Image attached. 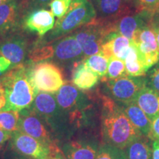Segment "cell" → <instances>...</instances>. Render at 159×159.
<instances>
[{
  "label": "cell",
  "mask_w": 159,
  "mask_h": 159,
  "mask_svg": "<svg viewBox=\"0 0 159 159\" xmlns=\"http://www.w3.org/2000/svg\"><path fill=\"white\" fill-rule=\"evenodd\" d=\"M19 130L51 146L53 144L51 135L40 117L30 108L19 112Z\"/></svg>",
  "instance_id": "5bb4252c"
},
{
  "label": "cell",
  "mask_w": 159,
  "mask_h": 159,
  "mask_svg": "<svg viewBox=\"0 0 159 159\" xmlns=\"http://www.w3.org/2000/svg\"><path fill=\"white\" fill-rule=\"evenodd\" d=\"M115 31L112 26L104 25L92 21L72 33L83 49L84 57L101 52V48L105 35Z\"/></svg>",
  "instance_id": "ba28073f"
},
{
  "label": "cell",
  "mask_w": 159,
  "mask_h": 159,
  "mask_svg": "<svg viewBox=\"0 0 159 159\" xmlns=\"http://www.w3.org/2000/svg\"><path fill=\"white\" fill-rule=\"evenodd\" d=\"M16 1H18V0H16ZM19 1H20V4H21V3L25 2L27 1V0H19Z\"/></svg>",
  "instance_id": "b9f144b4"
},
{
  "label": "cell",
  "mask_w": 159,
  "mask_h": 159,
  "mask_svg": "<svg viewBox=\"0 0 159 159\" xmlns=\"http://www.w3.org/2000/svg\"><path fill=\"white\" fill-rule=\"evenodd\" d=\"M52 48V57L61 63H76L85 58L83 49L73 34L66 35L49 43Z\"/></svg>",
  "instance_id": "4fadbf2b"
},
{
  "label": "cell",
  "mask_w": 159,
  "mask_h": 159,
  "mask_svg": "<svg viewBox=\"0 0 159 159\" xmlns=\"http://www.w3.org/2000/svg\"><path fill=\"white\" fill-rule=\"evenodd\" d=\"M102 101L101 123L105 144L124 150L142 134L129 120L120 105L108 96L102 97Z\"/></svg>",
  "instance_id": "6da1fadb"
},
{
  "label": "cell",
  "mask_w": 159,
  "mask_h": 159,
  "mask_svg": "<svg viewBox=\"0 0 159 159\" xmlns=\"http://www.w3.org/2000/svg\"><path fill=\"white\" fill-rule=\"evenodd\" d=\"M83 61L87 66L98 75L99 78L102 79V81L105 80L108 66L109 58L108 57L100 52L85 57Z\"/></svg>",
  "instance_id": "d4e9b609"
},
{
  "label": "cell",
  "mask_w": 159,
  "mask_h": 159,
  "mask_svg": "<svg viewBox=\"0 0 159 159\" xmlns=\"http://www.w3.org/2000/svg\"><path fill=\"white\" fill-rule=\"evenodd\" d=\"M4 2V1H2V0H0V5H1V4H2Z\"/></svg>",
  "instance_id": "7bdbcfd3"
},
{
  "label": "cell",
  "mask_w": 159,
  "mask_h": 159,
  "mask_svg": "<svg viewBox=\"0 0 159 159\" xmlns=\"http://www.w3.org/2000/svg\"><path fill=\"white\" fill-rule=\"evenodd\" d=\"M6 105V98L3 91L0 89V110H2Z\"/></svg>",
  "instance_id": "ab89813d"
},
{
  "label": "cell",
  "mask_w": 159,
  "mask_h": 159,
  "mask_svg": "<svg viewBox=\"0 0 159 159\" xmlns=\"http://www.w3.org/2000/svg\"><path fill=\"white\" fill-rule=\"evenodd\" d=\"M126 75H128L124 61L114 56L109 57L108 71L104 80L105 82L108 80H115Z\"/></svg>",
  "instance_id": "4316f807"
},
{
  "label": "cell",
  "mask_w": 159,
  "mask_h": 159,
  "mask_svg": "<svg viewBox=\"0 0 159 159\" xmlns=\"http://www.w3.org/2000/svg\"><path fill=\"white\" fill-rule=\"evenodd\" d=\"M29 52L28 39L17 29L0 38V56L8 59L14 66L22 64Z\"/></svg>",
  "instance_id": "9c48e42d"
},
{
  "label": "cell",
  "mask_w": 159,
  "mask_h": 159,
  "mask_svg": "<svg viewBox=\"0 0 159 159\" xmlns=\"http://www.w3.org/2000/svg\"><path fill=\"white\" fill-rule=\"evenodd\" d=\"M152 159H159V142L152 141Z\"/></svg>",
  "instance_id": "74e56055"
},
{
  "label": "cell",
  "mask_w": 159,
  "mask_h": 159,
  "mask_svg": "<svg viewBox=\"0 0 159 159\" xmlns=\"http://www.w3.org/2000/svg\"><path fill=\"white\" fill-rule=\"evenodd\" d=\"M148 24L152 27L155 33H156V39L157 41H158V44L159 47V13L156 12L154 13V15L150 19Z\"/></svg>",
  "instance_id": "836d02e7"
},
{
  "label": "cell",
  "mask_w": 159,
  "mask_h": 159,
  "mask_svg": "<svg viewBox=\"0 0 159 159\" xmlns=\"http://www.w3.org/2000/svg\"><path fill=\"white\" fill-rule=\"evenodd\" d=\"M12 133L9 131L3 130L0 129V148H1L5 143L11 138Z\"/></svg>",
  "instance_id": "8d00e7d4"
},
{
  "label": "cell",
  "mask_w": 159,
  "mask_h": 159,
  "mask_svg": "<svg viewBox=\"0 0 159 159\" xmlns=\"http://www.w3.org/2000/svg\"><path fill=\"white\" fill-rule=\"evenodd\" d=\"M134 102L144 111L151 122L159 115V92L148 85L139 91Z\"/></svg>",
  "instance_id": "ffe728a7"
},
{
  "label": "cell",
  "mask_w": 159,
  "mask_h": 159,
  "mask_svg": "<svg viewBox=\"0 0 159 159\" xmlns=\"http://www.w3.org/2000/svg\"><path fill=\"white\" fill-rule=\"evenodd\" d=\"M11 66L12 63L8 59L3 56H0V77L5 74L11 68Z\"/></svg>",
  "instance_id": "d590c367"
},
{
  "label": "cell",
  "mask_w": 159,
  "mask_h": 159,
  "mask_svg": "<svg viewBox=\"0 0 159 159\" xmlns=\"http://www.w3.org/2000/svg\"><path fill=\"white\" fill-rule=\"evenodd\" d=\"M97 16L94 5L88 0H72L68 13L57 19L54 27L40 43H48L77 30L94 21Z\"/></svg>",
  "instance_id": "3957f363"
},
{
  "label": "cell",
  "mask_w": 159,
  "mask_h": 159,
  "mask_svg": "<svg viewBox=\"0 0 159 159\" xmlns=\"http://www.w3.org/2000/svg\"><path fill=\"white\" fill-rule=\"evenodd\" d=\"M151 140H156L159 142V115L151 122L150 131L148 136Z\"/></svg>",
  "instance_id": "d6a6232c"
},
{
  "label": "cell",
  "mask_w": 159,
  "mask_h": 159,
  "mask_svg": "<svg viewBox=\"0 0 159 159\" xmlns=\"http://www.w3.org/2000/svg\"><path fill=\"white\" fill-rule=\"evenodd\" d=\"M19 119L18 111L0 110V129L11 133L19 130Z\"/></svg>",
  "instance_id": "484cf974"
},
{
  "label": "cell",
  "mask_w": 159,
  "mask_h": 159,
  "mask_svg": "<svg viewBox=\"0 0 159 159\" xmlns=\"http://www.w3.org/2000/svg\"><path fill=\"white\" fill-rule=\"evenodd\" d=\"M0 89L6 98L2 111H20L30 108L39 91L32 82L30 66L24 63L0 77Z\"/></svg>",
  "instance_id": "7a4b0ae2"
},
{
  "label": "cell",
  "mask_w": 159,
  "mask_h": 159,
  "mask_svg": "<svg viewBox=\"0 0 159 159\" xmlns=\"http://www.w3.org/2000/svg\"><path fill=\"white\" fill-rule=\"evenodd\" d=\"M99 148L94 142L73 141L63 146V152L66 159H95Z\"/></svg>",
  "instance_id": "44dd1931"
},
{
  "label": "cell",
  "mask_w": 159,
  "mask_h": 159,
  "mask_svg": "<svg viewBox=\"0 0 159 159\" xmlns=\"http://www.w3.org/2000/svg\"><path fill=\"white\" fill-rule=\"evenodd\" d=\"M21 15L16 0H7L0 5V36L17 29Z\"/></svg>",
  "instance_id": "ac0fdd59"
},
{
  "label": "cell",
  "mask_w": 159,
  "mask_h": 159,
  "mask_svg": "<svg viewBox=\"0 0 159 159\" xmlns=\"http://www.w3.org/2000/svg\"><path fill=\"white\" fill-rule=\"evenodd\" d=\"M12 150L32 159H48L50 146L20 130L12 133Z\"/></svg>",
  "instance_id": "7c38bea8"
},
{
  "label": "cell",
  "mask_w": 159,
  "mask_h": 159,
  "mask_svg": "<svg viewBox=\"0 0 159 159\" xmlns=\"http://www.w3.org/2000/svg\"><path fill=\"white\" fill-rule=\"evenodd\" d=\"M99 79L98 75L87 66L83 60L75 63L71 71V82L79 90L93 89L98 83Z\"/></svg>",
  "instance_id": "d6986e66"
},
{
  "label": "cell",
  "mask_w": 159,
  "mask_h": 159,
  "mask_svg": "<svg viewBox=\"0 0 159 159\" xmlns=\"http://www.w3.org/2000/svg\"><path fill=\"white\" fill-rule=\"evenodd\" d=\"M48 159H66L63 154V151H61L56 146L55 143L50 146V153H49Z\"/></svg>",
  "instance_id": "e575fe53"
},
{
  "label": "cell",
  "mask_w": 159,
  "mask_h": 159,
  "mask_svg": "<svg viewBox=\"0 0 159 159\" xmlns=\"http://www.w3.org/2000/svg\"><path fill=\"white\" fill-rule=\"evenodd\" d=\"M59 107L69 114V121L71 123H80L82 121L83 111L89 107L88 97L74 85L65 83L55 94Z\"/></svg>",
  "instance_id": "277c9868"
},
{
  "label": "cell",
  "mask_w": 159,
  "mask_h": 159,
  "mask_svg": "<svg viewBox=\"0 0 159 159\" xmlns=\"http://www.w3.org/2000/svg\"><path fill=\"white\" fill-rule=\"evenodd\" d=\"M21 23L26 30L42 38L54 27L55 16L45 8H36L26 13Z\"/></svg>",
  "instance_id": "9a60e30c"
},
{
  "label": "cell",
  "mask_w": 159,
  "mask_h": 159,
  "mask_svg": "<svg viewBox=\"0 0 159 159\" xmlns=\"http://www.w3.org/2000/svg\"><path fill=\"white\" fill-rule=\"evenodd\" d=\"M97 16L95 22L113 25L119 18L135 12L133 0H97L94 3Z\"/></svg>",
  "instance_id": "8fae6325"
},
{
  "label": "cell",
  "mask_w": 159,
  "mask_h": 159,
  "mask_svg": "<svg viewBox=\"0 0 159 159\" xmlns=\"http://www.w3.org/2000/svg\"><path fill=\"white\" fill-rule=\"evenodd\" d=\"M133 125L144 136H148L151 121L145 113L134 102L120 105Z\"/></svg>",
  "instance_id": "7402d4cb"
},
{
  "label": "cell",
  "mask_w": 159,
  "mask_h": 159,
  "mask_svg": "<svg viewBox=\"0 0 159 159\" xmlns=\"http://www.w3.org/2000/svg\"><path fill=\"white\" fill-rule=\"evenodd\" d=\"M124 150L127 159H152V145L144 135L134 139Z\"/></svg>",
  "instance_id": "603a6c76"
},
{
  "label": "cell",
  "mask_w": 159,
  "mask_h": 159,
  "mask_svg": "<svg viewBox=\"0 0 159 159\" xmlns=\"http://www.w3.org/2000/svg\"><path fill=\"white\" fill-rule=\"evenodd\" d=\"M88 1H89V2H91V3L93 4V5H94V3L96 2L97 1V0H88Z\"/></svg>",
  "instance_id": "60d3db41"
},
{
  "label": "cell",
  "mask_w": 159,
  "mask_h": 159,
  "mask_svg": "<svg viewBox=\"0 0 159 159\" xmlns=\"http://www.w3.org/2000/svg\"><path fill=\"white\" fill-rule=\"evenodd\" d=\"M105 83L108 97L120 105L134 102L139 91L147 85L146 79L143 77H135L129 75L108 80Z\"/></svg>",
  "instance_id": "52a82bcc"
},
{
  "label": "cell",
  "mask_w": 159,
  "mask_h": 159,
  "mask_svg": "<svg viewBox=\"0 0 159 159\" xmlns=\"http://www.w3.org/2000/svg\"><path fill=\"white\" fill-rule=\"evenodd\" d=\"M2 1H4V2H5V1H7V0H2Z\"/></svg>",
  "instance_id": "f6af8a7d"
},
{
  "label": "cell",
  "mask_w": 159,
  "mask_h": 159,
  "mask_svg": "<svg viewBox=\"0 0 159 159\" xmlns=\"http://www.w3.org/2000/svg\"><path fill=\"white\" fill-rule=\"evenodd\" d=\"M125 65L127 75L131 77H144L148 71L143 64L138 49L132 40L128 54L125 59Z\"/></svg>",
  "instance_id": "cb8c5ba5"
},
{
  "label": "cell",
  "mask_w": 159,
  "mask_h": 159,
  "mask_svg": "<svg viewBox=\"0 0 159 159\" xmlns=\"http://www.w3.org/2000/svg\"><path fill=\"white\" fill-rule=\"evenodd\" d=\"M52 0H27L25 2L19 4L21 13L22 14L25 11V14L27 12L36 8H43L46 6H48Z\"/></svg>",
  "instance_id": "4dcf8cb0"
},
{
  "label": "cell",
  "mask_w": 159,
  "mask_h": 159,
  "mask_svg": "<svg viewBox=\"0 0 159 159\" xmlns=\"http://www.w3.org/2000/svg\"><path fill=\"white\" fill-rule=\"evenodd\" d=\"M136 13H142L150 20L159 7V0H133Z\"/></svg>",
  "instance_id": "83f0119b"
},
{
  "label": "cell",
  "mask_w": 159,
  "mask_h": 159,
  "mask_svg": "<svg viewBox=\"0 0 159 159\" xmlns=\"http://www.w3.org/2000/svg\"><path fill=\"white\" fill-rule=\"evenodd\" d=\"M95 159H127L125 150L105 144L99 148Z\"/></svg>",
  "instance_id": "f1b7e54d"
},
{
  "label": "cell",
  "mask_w": 159,
  "mask_h": 159,
  "mask_svg": "<svg viewBox=\"0 0 159 159\" xmlns=\"http://www.w3.org/2000/svg\"><path fill=\"white\" fill-rule=\"evenodd\" d=\"M6 159H32V158L23 156V155L18 153L17 152H16V151L13 150V152H10V153L7 155V158Z\"/></svg>",
  "instance_id": "f35d334b"
},
{
  "label": "cell",
  "mask_w": 159,
  "mask_h": 159,
  "mask_svg": "<svg viewBox=\"0 0 159 159\" xmlns=\"http://www.w3.org/2000/svg\"><path fill=\"white\" fill-rule=\"evenodd\" d=\"M32 82L38 91L55 93L64 84L62 71L57 65L41 61L30 66Z\"/></svg>",
  "instance_id": "8992f818"
},
{
  "label": "cell",
  "mask_w": 159,
  "mask_h": 159,
  "mask_svg": "<svg viewBox=\"0 0 159 159\" xmlns=\"http://www.w3.org/2000/svg\"><path fill=\"white\" fill-rule=\"evenodd\" d=\"M156 12H158V13H159V7H158V11H157Z\"/></svg>",
  "instance_id": "ee69618b"
},
{
  "label": "cell",
  "mask_w": 159,
  "mask_h": 159,
  "mask_svg": "<svg viewBox=\"0 0 159 159\" xmlns=\"http://www.w3.org/2000/svg\"><path fill=\"white\" fill-rule=\"evenodd\" d=\"M150 19L142 13H129L119 18L113 24L114 30L128 39L133 40L137 31L148 25Z\"/></svg>",
  "instance_id": "e0dca14e"
},
{
  "label": "cell",
  "mask_w": 159,
  "mask_h": 159,
  "mask_svg": "<svg viewBox=\"0 0 159 159\" xmlns=\"http://www.w3.org/2000/svg\"><path fill=\"white\" fill-rule=\"evenodd\" d=\"M142 59L145 69L148 71L159 62V47L156 33L148 24L139 30L132 40Z\"/></svg>",
  "instance_id": "30bf717a"
},
{
  "label": "cell",
  "mask_w": 159,
  "mask_h": 159,
  "mask_svg": "<svg viewBox=\"0 0 159 159\" xmlns=\"http://www.w3.org/2000/svg\"><path fill=\"white\" fill-rule=\"evenodd\" d=\"M131 40L116 31H111L105 35L101 48V52L108 58L114 56L124 61L128 54Z\"/></svg>",
  "instance_id": "2e32d148"
},
{
  "label": "cell",
  "mask_w": 159,
  "mask_h": 159,
  "mask_svg": "<svg viewBox=\"0 0 159 159\" xmlns=\"http://www.w3.org/2000/svg\"><path fill=\"white\" fill-rule=\"evenodd\" d=\"M31 108L42 119L52 130L58 133L62 130L66 121L64 111L59 107L55 94L47 92H39L32 104Z\"/></svg>",
  "instance_id": "5b68a950"
},
{
  "label": "cell",
  "mask_w": 159,
  "mask_h": 159,
  "mask_svg": "<svg viewBox=\"0 0 159 159\" xmlns=\"http://www.w3.org/2000/svg\"><path fill=\"white\" fill-rule=\"evenodd\" d=\"M72 0H52L49 4L51 12L57 19H61L68 13Z\"/></svg>",
  "instance_id": "f546056e"
},
{
  "label": "cell",
  "mask_w": 159,
  "mask_h": 159,
  "mask_svg": "<svg viewBox=\"0 0 159 159\" xmlns=\"http://www.w3.org/2000/svg\"><path fill=\"white\" fill-rule=\"evenodd\" d=\"M146 80L148 86L159 92V62L150 71Z\"/></svg>",
  "instance_id": "1f68e13d"
}]
</instances>
